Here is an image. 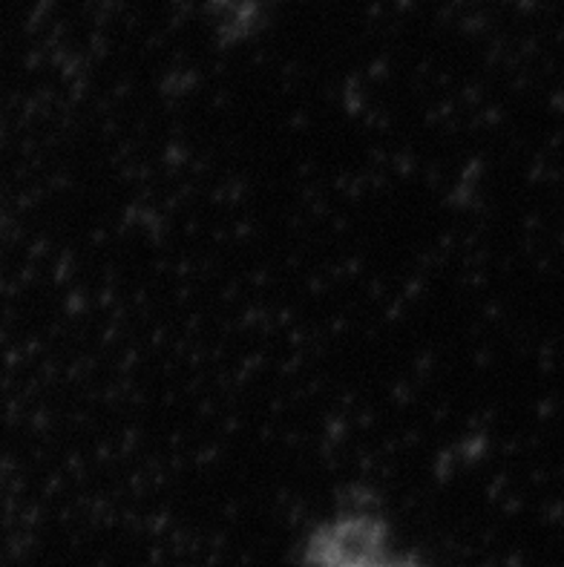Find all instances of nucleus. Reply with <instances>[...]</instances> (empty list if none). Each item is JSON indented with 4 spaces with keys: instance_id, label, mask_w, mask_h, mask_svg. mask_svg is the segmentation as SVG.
Segmentation results:
<instances>
[{
    "instance_id": "obj_1",
    "label": "nucleus",
    "mask_w": 564,
    "mask_h": 567,
    "mask_svg": "<svg viewBox=\"0 0 564 567\" xmlns=\"http://www.w3.org/2000/svg\"><path fill=\"white\" fill-rule=\"evenodd\" d=\"M300 567H429V561L400 542L398 527L378 504L349 502L308 527Z\"/></svg>"
}]
</instances>
